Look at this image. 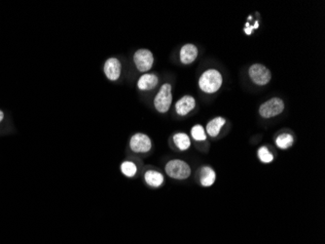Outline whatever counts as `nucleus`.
<instances>
[{
	"mask_svg": "<svg viewBox=\"0 0 325 244\" xmlns=\"http://www.w3.org/2000/svg\"><path fill=\"white\" fill-rule=\"evenodd\" d=\"M258 156L262 162L270 163L274 160V156L270 153L269 150L266 147H261L258 150Z\"/></svg>",
	"mask_w": 325,
	"mask_h": 244,
	"instance_id": "a211bd4d",
	"label": "nucleus"
},
{
	"mask_svg": "<svg viewBox=\"0 0 325 244\" xmlns=\"http://www.w3.org/2000/svg\"><path fill=\"white\" fill-rule=\"evenodd\" d=\"M222 75L216 70L204 71L200 77L199 86L205 93H215L222 85Z\"/></svg>",
	"mask_w": 325,
	"mask_h": 244,
	"instance_id": "f257e3e1",
	"label": "nucleus"
},
{
	"mask_svg": "<svg viewBox=\"0 0 325 244\" xmlns=\"http://www.w3.org/2000/svg\"><path fill=\"white\" fill-rule=\"evenodd\" d=\"M191 134L196 141H204L206 139L204 129L201 125H195L191 130Z\"/></svg>",
	"mask_w": 325,
	"mask_h": 244,
	"instance_id": "6ab92c4d",
	"label": "nucleus"
},
{
	"mask_svg": "<svg viewBox=\"0 0 325 244\" xmlns=\"http://www.w3.org/2000/svg\"><path fill=\"white\" fill-rule=\"evenodd\" d=\"M173 142L180 151H186L190 148L191 142L189 137L184 133H179L173 136Z\"/></svg>",
	"mask_w": 325,
	"mask_h": 244,
	"instance_id": "2eb2a0df",
	"label": "nucleus"
},
{
	"mask_svg": "<svg viewBox=\"0 0 325 244\" xmlns=\"http://www.w3.org/2000/svg\"><path fill=\"white\" fill-rule=\"evenodd\" d=\"M172 102V95H171V85L169 83H165L162 85L160 91L158 92L154 99L155 109L159 113L165 114L167 113Z\"/></svg>",
	"mask_w": 325,
	"mask_h": 244,
	"instance_id": "f03ea898",
	"label": "nucleus"
},
{
	"mask_svg": "<svg viewBox=\"0 0 325 244\" xmlns=\"http://www.w3.org/2000/svg\"><path fill=\"white\" fill-rule=\"evenodd\" d=\"M103 70H104L106 77L109 80L116 82L119 79V77L121 75V70H122L121 62L117 58H109L108 60H106Z\"/></svg>",
	"mask_w": 325,
	"mask_h": 244,
	"instance_id": "6e6552de",
	"label": "nucleus"
},
{
	"mask_svg": "<svg viewBox=\"0 0 325 244\" xmlns=\"http://www.w3.org/2000/svg\"><path fill=\"white\" fill-rule=\"evenodd\" d=\"M3 118H4V113L0 110V122L3 120Z\"/></svg>",
	"mask_w": 325,
	"mask_h": 244,
	"instance_id": "412c9836",
	"label": "nucleus"
},
{
	"mask_svg": "<svg viewBox=\"0 0 325 244\" xmlns=\"http://www.w3.org/2000/svg\"><path fill=\"white\" fill-rule=\"evenodd\" d=\"M130 147L135 152H147L151 150L152 144L150 138L142 133H136L130 141Z\"/></svg>",
	"mask_w": 325,
	"mask_h": 244,
	"instance_id": "0eeeda50",
	"label": "nucleus"
},
{
	"mask_svg": "<svg viewBox=\"0 0 325 244\" xmlns=\"http://www.w3.org/2000/svg\"><path fill=\"white\" fill-rule=\"evenodd\" d=\"M249 26H250V25H249ZM257 28H258V23H255V24H254V26H250V28H247V29L245 30V32L247 33V35H250V34H251V30H252V29H257Z\"/></svg>",
	"mask_w": 325,
	"mask_h": 244,
	"instance_id": "aec40b11",
	"label": "nucleus"
},
{
	"mask_svg": "<svg viewBox=\"0 0 325 244\" xmlns=\"http://www.w3.org/2000/svg\"><path fill=\"white\" fill-rule=\"evenodd\" d=\"M215 178H216L215 172L211 167H208V166L202 167V170H201V175H200L202 186H212L215 181Z\"/></svg>",
	"mask_w": 325,
	"mask_h": 244,
	"instance_id": "4468645a",
	"label": "nucleus"
},
{
	"mask_svg": "<svg viewBox=\"0 0 325 244\" xmlns=\"http://www.w3.org/2000/svg\"><path fill=\"white\" fill-rule=\"evenodd\" d=\"M136 166L134 162L131 161H125L121 165V171L127 177H134L136 173Z\"/></svg>",
	"mask_w": 325,
	"mask_h": 244,
	"instance_id": "f3484780",
	"label": "nucleus"
},
{
	"mask_svg": "<svg viewBox=\"0 0 325 244\" xmlns=\"http://www.w3.org/2000/svg\"><path fill=\"white\" fill-rule=\"evenodd\" d=\"M158 76L154 73H145L140 76L137 82L138 89L142 91H148L154 89L158 85Z\"/></svg>",
	"mask_w": 325,
	"mask_h": 244,
	"instance_id": "1a4fd4ad",
	"label": "nucleus"
},
{
	"mask_svg": "<svg viewBox=\"0 0 325 244\" xmlns=\"http://www.w3.org/2000/svg\"><path fill=\"white\" fill-rule=\"evenodd\" d=\"M225 122L226 120L223 117H216L213 120H211L206 125L208 134L212 137H216L219 134L221 127L224 125Z\"/></svg>",
	"mask_w": 325,
	"mask_h": 244,
	"instance_id": "f8f14e48",
	"label": "nucleus"
},
{
	"mask_svg": "<svg viewBox=\"0 0 325 244\" xmlns=\"http://www.w3.org/2000/svg\"><path fill=\"white\" fill-rule=\"evenodd\" d=\"M293 142L294 139L290 134H281L276 140L277 146L281 150H286L290 148L293 145Z\"/></svg>",
	"mask_w": 325,
	"mask_h": 244,
	"instance_id": "dca6fc26",
	"label": "nucleus"
},
{
	"mask_svg": "<svg viewBox=\"0 0 325 244\" xmlns=\"http://www.w3.org/2000/svg\"><path fill=\"white\" fill-rule=\"evenodd\" d=\"M166 173L170 178L176 180H184L190 176L191 169L187 163L180 159H174L167 163Z\"/></svg>",
	"mask_w": 325,
	"mask_h": 244,
	"instance_id": "7ed1b4c3",
	"label": "nucleus"
},
{
	"mask_svg": "<svg viewBox=\"0 0 325 244\" xmlns=\"http://www.w3.org/2000/svg\"><path fill=\"white\" fill-rule=\"evenodd\" d=\"M195 105L196 101L192 96H184L176 103L175 110L180 116H186L195 107Z\"/></svg>",
	"mask_w": 325,
	"mask_h": 244,
	"instance_id": "9b49d317",
	"label": "nucleus"
},
{
	"mask_svg": "<svg viewBox=\"0 0 325 244\" xmlns=\"http://www.w3.org/2000/svg\"><path fill=\"white\" fill-rule=\"evenodd\" d=\"M198 57V49L193 44H185L180 50V61L182 64L189 65Z\"/></svg>",
	"mask_w": 325,
	"mask_h": 244,
	"instance_id": "9d476101",
	"label": "nucleus"
},
{
	"mask_svg": "<svg viewBox=\"0 0 325 244\" xmlns=\"http://www.w3.org/2000/svg\"><path fill=\"white\" fill-rule=\"evenodd\" d=\"M146 183L149 186L158 187V186H162L164 183V177L160 172L154 171V170H149L145 173Z\"/></svg>",
	"mask_w": 325,
	"mask_h": 244,
	"instance_id": "ddd939ff",
	"label": "nucleus"
},
{
	"mask_svg": "<svg viewBox=\"0 0 325 244\" xmlns=\"http://www.w3.org/2000/svg\"><path fill=\"white\" fill-rule=\"evenodd\" d=\"M248 74L252 82L261 86L268 84L272 77L271 71L265 66L260 64L252 65L248 70Z\"/></svg>",
	"mask_w": 325,
	"mask_h": 244,
	"instance_id": "423d86ee",
	"label": "nucleus"
},
{
	"mask_svg": "<svg viewBox=\"0 0 325 244\" xmlns=\"http://www.w3.org/2000/svg\"><path fill=\"white\" fill-rule=\"evenodd\" d=\"M284 110V103L280 98H273L260 106L259 114L264 118L276 117Z\"/></svg>",
	"mask_w": 325,
	"mask_h": 244,
	"instance_id": "20e7f679",
	"label": "nucleus"
},
{
	"mask_svg": "<svg viewBox=\"0 0 325 244\" xmlns=\"http://www.w3.org/2000/svg\"><path fill=\"white\" fill-rule=\"evenodd\" d=\"M134 62L137 70L141 72H145L152 68L154 56L148 49H139L134 55Z\"/></svg>",
	"mask_w": 325,
	"mask_h": 244,
	"instance_id": "39448f33",
	"label": "nucleus"
}]
</instances>
